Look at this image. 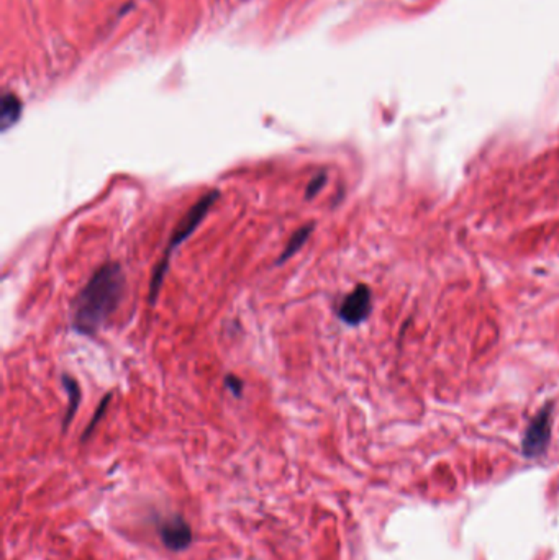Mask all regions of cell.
<instances>
[{"label": "cell", "instance_id": "cell-1", "mask_svg": "<svg viewBox=\"0 0 559 560\" xmlns=\"http://www.w3.org/2000/svg\"><path fill=\"white\" fill-rule=\"evenodd\" d=\"M125 292V275L120 264L107 263L94 272L79 292L72 308V328L81 334L99 333L119 308Z\"/></svg>", "mask_w": 559, "mask_h": 560}, {"label": "cell", "instance_id": "cell-2", "mask_svg": "<svg viewBox=\"0 0 559 560\" xmlns=\"http://www.w3.org/2000/svg\"><path fill=\"white\" fill-rule=\"evenodd\" d=\"M220 199V190H210L200 197L195 204L189 208V212L183 216V220L178 223L171 239H169V244L166 251H164V256L161 259V263L156 265L154 269L153 279H151V289H150V302L154 303L159 295V290H161L164 275L169 269V263H171V256L174 253L175 248H179L185 239H188L190 234H192L202 221L205 220L207 213L210 212V208L215 205V202Z\"/></svg>", "mask_w": 559, "mask_h": 560}, {"label": "cell", "instance_id": "cell-3", "mask_svg": "<svg viewBox=\"0 0 559 560\" xmlns=\"http://www.w3.org/2000/svg\"><path fill=\"white\" fill-rule=\"evenodd\" d=\"M551 416L553 403L548 402L530 421L521 439V454L526 459H538L546 454L551 441Z\"/></svg>", "mask_w": 559, "mask_h": 560}, {"label": "cell", "instance_id": "cell-4", "mask_svg": "<svg viewBox=\"0 0 559 560\" xmlns=\"http://www.w3.org/2000/svg\"><path fill=\"white\" fill-rule=\"evenodd\" d=\"M372 310V295L369 287L359 284L356 289L343 298L338 308V317L349 326H358L366 322Z\"/></svg>", "mask_w": 559, "mask_h": 560}, {"label": "cell", "instance_id": "cell-5", "mask_svg": "<svg viewBox=\"0 0 559 560\" xmlns=\"http://www.w3.org/2000/svg\"><path fill=\"white\" fill-rule=\"evenodd\" d=\"M158 534L164 547L173 552H180L192 544V529L180 515H171L158 521Z\"/></svg>", "mask_w": 559, "mask_h": 560}, {"label": "cell", "instance_id": "cell-6", "mask_svg": "<svg viewBox=\"0 0 559 560\" xmlns=\"http://www.w3.org/2000/svg\"><path fill=\"white\" fill-rule=\"evenodd\" d=\"M313 228H315V223H308V225H303L297 229V231L289 238V241H287L286 248L281 253L279 259L276 260V264H282V263H286L287 259H291L292 256H294L297 251H299L303 244H305L307 239L310 238V234L313 233Z\"/></svg>", "mask_w": 559, "mask_h": 560}, {"label": "cell", "instance_id": "cell-7", "mask_svg": "<svg viewBox=\"0 0 559 560\" xmlns=\"http://www.w3.org/2000/svg\"><path fill=\"white\" fill-rule=\"evenodd\" d=\"M63 383H65V388L67 392V397H69V405H67V410H66V416L65 419H63V429H67L69 423H71L74 414H76L77 408H79V402H81V388H79L77 382L74 380L72 377L65 375L63 377Z\"/></svg>", "mask_w": 559, "mask_h": 560}, {"label": "cell", "instance_id": "cell-8", "mask_svg": "<svg viewBox=\"0 0 559 560\" xmlns=\"http://www.w3.org/2000/svg\"><path fill=\"white\" fill-rule=\"evenodd\" d=\"M20 102L13 95H7L2 102V111H0V123H2V130H7L9 126L15 125V121L18 120L20 116Z\"/></svg>", "mask_w": 559, "mask_h": 560}, {"label": "cell", "instance_id": "cell-9", "mask_svg": "<svg viewBox=\"0 0 559 560\" xmlns=\"http://www.w3.org/2000/svg\"><path fill=\"white\" fill-rule=\"evenodd\" d=\"M109 403H110V395H107V397H104V400L99 405V408L95 410L94 418L90 419V423L87 424V428H86V431H84V434H82V442H86L90 437V434H92V431L95 429V426H97V423H99L100 419H102V416L105 414V412H107Z\"/></svg>", "mask_w": 559, "mask_h": 560}, {"label": "cell", "instance_id": "cell-10", "mask_svg": "<svg viewBox=\"0 0 559 560\" xmlns=\"http://www.w3.org/2000/svg\"><path fill=\"white\" fill-rule=\"evenodd\" d=\"M327 184V174L320 172L317 174L315 177H312L310 182L307 185V190H305V200H310L313 197L318 195V192L322 190V187Z\"/></svg>", "mask_w": 559, "mask_h": 560}, {"label": "cell", "instance_id": "cell-11", "mask_svg": "<svg viewBox=\"0 0 559 560\" xmlns=\"http://www.w3.org/2000/svg\"><path fill=\"white\" fill-rule=\"evenodd\" d=\"M225 385L228 390H230L235 397H241L243 392V382L239 380L237 375H227L225 377Z\"/></svg>", "mask_w": 559, "mask_h": 560}]
</instances>
